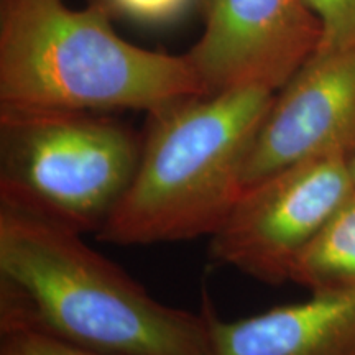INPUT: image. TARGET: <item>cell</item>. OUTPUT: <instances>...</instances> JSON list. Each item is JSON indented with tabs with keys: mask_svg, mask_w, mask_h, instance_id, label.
Instances as JSON below:
<instances>
[{
	"mask_svg": "<svg viewBox=\"0 0 355 355\" xmlns=\"http://www.w3.org/2000/svg\"><path fill=\"white\" fill-rule=\"evenodd\" d=\"M350 171H352V178H354V184H355V155L350 158Z\"/></svg>",
	"mask_w": 355,
	"mask_h": 355,
	"instance_id": "obj_13",
	"label": "cell"
},
{
	"mask_svg": "<svg viewBox=\"0 0 355 355\" xmlns=\"http://www.w3.org/2000/svg\"><path fill=\"white\" fill-rule=\"evenodd\" d=\"M109 13L102 0H0V110L152 114L209 94L186 55L125 42Z\"/></svg>",
	"mask_w": 355,
	"mask_h": 355,
	"instance_id": "obj_2",
	"label": "cell"
},
{
	"mask_svg": "<svg viewBox=\"0 0 355 355\" xmlns=\"http://www.w3.org/2000/svg\"><path fill=\"white\" fill-rule=\"evenodd\" d=\"M204 308L212 355H355V290L311 293L300 303L234 321Z\"/></svg>",
	"mask_w": 355,
	"mask_h": 355,
	"instance_id": "obj_8",
	"label": "cell"
},
{
	"mask_svg": "<svg viewBox=\"0 0 355 355\" xmlns=\"http://www.w3.org/2000/svg\"><path fill=\"white\" fill-rule=\"evenodd\" d=\"M7 326L104 355H212L206 308L162 303L84 234L0 207V327Z\"/></svg>",
	"mask_w": 355,
	"mask_h": 355,
	"instance_id": "obj_1",
	"label": "cell"
},
{
	"mask_svg": "<svg viewBox=\"0 0 355 355\" xmlns=\"http://www.w3.org/2000/svg\"><path fill=\"white\" fill-rule=\"evenodd\" d=\"M0 355H104L25 326L0 327Z\"/></svg>",
	"mask_w": 355,
	"mask_h": 355,
	"instance_id": "obj_10",
	"label": "cell"
},
{
	"mask_svg": "<svg viewBox=\"0 0 355 355\" xmlns=\"http://www.w3.org/2000/svg\"><path fill=\"white\" fill-rule=\"evenodd\" d=\"M355 155V43L318 48L275 94L248 152L245 186L295 163Z\"/></svg>",
	"mask_w": 355,
	"mask_h": 355,
	"instance_id": "obj_7",
	"label": "cell"
},
{
	"mask_svg": "<svg viewBox=\"0 0 355 355\" xmlns=\"http://www.w3.org/2000/svg\"><path fill=\"white\" fill-rule=\"evenodd\" d=\"M140 146L96 112L0 110V207L97 234L132 183Z\"/></svg>",
	"mask_w": 355,
	"mask_h": 355,
	"instance_id": "obj_4",
	"label": "cell"
},
{
	"mask_svg": "<svg viewBox=\"0 0 355 355\" xmlns=\"http://www.w3.org/2000/svg\"><path fill=\"white\" fill-rule=\"evenodd\" d=\"M275 94L237 87L150 114L132 183L97 239L153 245L211 237L245 188L248 152Z\"/></svg>",
	"mask_w": 355,
	"mask_h": 355,
	"instance_id": "obj_3",
	"label": "cell"
},
{
	"mask_svg": "<svg viewBox=\"0 0 355 355\" xmlns=\"http://www.w3.org/2000/svg\"><path fill=\"white\" fill-rule=\"evenodd\" d=\"M291 282L309 293L355 290V189L300 255Z\"/></svg>",
	"mask_w": 355,
	"mask_h": 355,
	"instance_id": "obj_9",
	"label": "cell"
},
{
	"mask_svg": "<svg viewBox=\"0 0 355 355\" xmlns=\"http://www.w3.org/2000/svg\"><path fill=\"white\" fill-rule=\"evenodd\" d=\"M109 12L146 25H163L180 19L193 0H102Z\"/></svg>",
	"mask_w": 355,
	"mask_h": 355,
	"instance_id": "obj_12",
	"label": "cell"
},
{
	"mask_svg": "<svg viewBox=\"0 0 355 355\" xmlns=\"http://www.w3.org/2000/svg\"><path fill=\"white\" fill-rule=\"evenodd\" d=\"M347 157L295 163L247 184L211 235L212 259L266 285L291 282L300 255L354 193Z\"/></svg>",
	"mask_w": 355,
	"mask_h": 355,
	"instance_id": "obj_5",
	"label": "cell"
},
{
	"mask_svg": "<svg viewBox=\"0 0 355 355\" xmlns=\"http://www.w3.org/2000/svg\"><path fill=\"white\" fill-rule=\"evenodd\" d=\"M204 32L186 53L207 92H278L316 51L321 25L306 0H201Z\"/></svg>",
	"mask_w": 355,
	"mask_h": 355,
	"instance_id": "obj_6",
	"label": "cell"
},
{
	"mask_svg": "<svg viewBox=\"0 0 355 355\" xmlns=\"http://www.w3.org/2000/svg\"><path fill=\"white\" fill-rule=\"evenodd\" d=\"M306 3L321 25L318 48L355 43V0H306Z\"/></svg>",
	"mask_w": 355,
	"mask_h": 355,
	"instance_id": "obj_11",
	"label": "cell"
}]
</instances>
